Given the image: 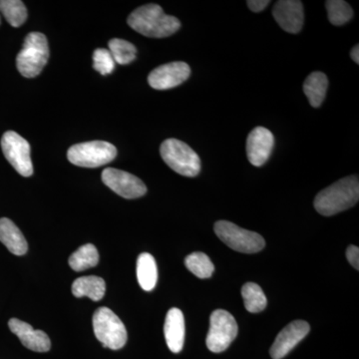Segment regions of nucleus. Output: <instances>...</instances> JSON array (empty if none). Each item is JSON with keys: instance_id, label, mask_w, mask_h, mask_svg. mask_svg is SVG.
<instances>
[{"instance_id": "f03ea898", "label": "nucleus", "mask_w": 359, "mask_h": 359, "mask_svg": "<svg viewBox=\"0 0 359 359\" xmlns=\"http://www.w3.org/2000/svg\"><path fill=\"white\" fill-rule=\"evenodd\" d=\"M359 200V181L358 176L340 179L316 195L314 209L325 217L334 216L340 212L351 209Z\"/></svg>"}, {"instance_id": "a878e982", "label": "nucleus", "mask_w": 359, "mask_h": 359, "mask_svg": "<svg viewBox=\"0 0 359 359\" xmlns=\"http://www.w3.org/2000/svg\"><path fill=\"white\" fill-rule=\"evenodd\" d=\"M109 51L115 62H117L118 65H129V63L133 62L136 58V47L124 39L110 40Z\"/></svg>"}, {"instance_id": "20e7f679", "label": "nucleus", "mask_w": 359, "mask_h": 359, "mask_svg": "<svg viewBox=\"0 0 359 359\" xmlns=\"http://www.w3.org/2000/svg\"><path fill=\"white\" fill-rule=\"evenodd\" d=\"M160 153L164 162L176 173L190 178L200 174V157L184 142L167 139L161 145Z\"/></svg>"}, {"instance_id": "393cba45", "label": "nucleus", "mask_w": 359, "mask_h": 359, "mask_svg": "<svg viewBox=\"0 0 359 359\" xmlns=\"http://www.w3.org/2000/svg\"><path fill=\"white\" fill-rule=\"evenodd\" d=\"M325 7L328 20L335 26L346 25L353 18V8L344 0H328L325 2Z\"/></svg>"}, {"instance_id": "bb28decb", "label": "nucleus", "mask_w": 359, "mask_h": 359, "mask_svg": "<svg viewBox=\"0 0 359 359\" xmlns=\"http://www.w3.org/2000/svg\"><path fill=\"white\" fill-rule=\"evenodd\" d=\"M93 67L100 74L108 75L115 69V61L107 49L99 48L94 51Z\"/></svg>"}, {"instance_id": "c85d7f7f", "label": "nucleus", "mask_w": 359, "mask_h": 359, "mask_svg": "<svg viewBox=\"0 0 359 359\" xmlns=\"http://www.w3.org/2000/svg\"><path fill=\"white\" fill-rule=\"evenodd\" d=\"M247 4L250 11H254V13H261L264 9H266L271 1H269V0H249Z\"/></svg>"}, {"instance_id": "412c9836", "label": "nucleus", "mask_w": 359, "mask_h": 359, "mask_svg": "<svg viewBox=\"0 0 359 359\" xmlns=\"http://www.w3.org/2000/svg\"><path fill=\"white\" fill-rule=\"evenodd\" d=\"M99 263V254L95 245L87 244L82 245L69 257L70 268L75 271L94 268Z\"/></svg>"}, {"instance_id": "dca6fc26", "label": "nucleus", "mask_w": 359, "mask_h": 359, "mask_svg": "<svg viewBox=\"0 0 359 359\" xmlns=\"http://www.w3.org/2000/svg\"><path fill=\"white\" fill-rule=\"evenodd\" d=\"M164 334L170 351L174 353H181L185 342V318L179 309L173 308L168 311Z\"/></svg>"}, {"instance_id": "cd10ccee", "label": "nucleus", "mask_w": 359, "mask_h": 359, "mask_svg": "<svg viewBox=\"0 0 359 359\" xmlns=\"http://www.w3.org/2000/svg\"><path fill=\"white\" fill-rule=\"evenodd\" d=\"M347 261L353 266L356 271L359 269V249L355 245H349L346 250Z\"/></svg>"}, {"instance_id": "9b49d317", "label": "nucleus", "mask_w": 359, "mask_h": 359, "mask_svg": "<svg viewBox=\"0 0 359 359\" xmlns=\"http://www.w3.org/2000/svg\"><path fill=\"white\" fill-rule=\"evenodd\" d=\"M191 68L186 62L176 61L155 68L149 74L148 83L156 90L175 88L190 77Z\"/></svg>"}, {"instance_id": "f257e3e1", "label": "nucleus", "mask_w": 359, "mask_h": 359, "mask_svg": "<svg viewBox=\"0 0 359 359\" xmlns=\"http://www.w3.org/2000/svg\"><path fill=\"white\" fill-rule=\"evenodd\" d=\"M135 32L151 39L171 36L181 27V22L174 16L167 15L158 4H146L135 9L127 20Z\"/></svg>"}, {"instance_id": "0eeeda50", "label": "nucleus", "mask_w": 359, "mask_h": 359, "mask_svg": "<svg viewBox=\"0 0 359 359\" xmlns=\"http://www.w3.org/2000/svg\"><path fill=\"white\" fill-rule=\"evenodd\" d=\"M215 233L219 240L231 249L245 254H255L266 245L264 238L255 231L245 230L228 221H219L215 224Z\"/></svg>"}, {"instance_id": "1a4fd4ad", "label": "nucleus", "mask_w": 359, "mask_h": 359, "mask_svg": "<svg viewBox=\"0 0 359 359\" xmlns=\"http://www.w3.org/2000/svg\"><path fill=\"white\" fill-rule=\"evenodd\" d=\"M2 152L11 166L23 177L33 174L30 145L25 138L14 131H7L1 139Z\"/></svg>"}, {"instance_id": "2eb2a0df", "label": "nucleus", "mask_w": 359, "mask_h": 359, "mask_svg": "<svg viewBox=\"0 0 359 359\" xmlns=\"http://www.w3.org/2000/svg\"><path fill=\"white\" fill-rule=\"evenodd\" d=\"M8 327L26 348L35 353H47L50 351V339L42 330H34L32 325L18 318H11Z\"/></svg>"}, {"instance_id": "b1692460", "label": "nucleus", "mask_w": 359, "mask_h": 359, "mask_svg": "<svg viewBox=\"0 0 359 359\" xmlns=\"http://www.w3.org/2000/svg\"><path fill=\"white\" fill-rule=\"evenodd\" d=\"M187 269L199 278H211L215 271L214 264L204 252H196L186 257Z\"/></svg>"}, {"instance_id": "4be33fe9", "label": "nucleus", "mask_w": 359, "mask_h": 359, "mask_svg": "<svg viewBox=\"0 0 359 359\" xmlns=\"http://www.w3.org/2000/svg\"><path fill=\"white\" fill-rule=\"evenodd\" d=\"M242 297L245 309L252 313H261L268 304L263 290L255 283H247L244 285L242 287Z\"/></svg>"}, {"instance_id": "5701e85b", "label": "nucleus", "mask_w": 359, "mask_h": 359, "mask_svg": "<svg viewBox=\"0 0 359 359\" xmlns=\"http://www.w3.org/2000/svg\"><path fill=\"white\" fill-rule=\"evenodd\" d=\"M0 13L13 27H20L27 18V9L20 0H0Z\"/></svg>"}, {"instance_id": "4468645a", "label": "nucleus", "mask_w": 359, "mask_h": 359, "mask_svg": "<svg viewBox=\"0 0 359 359\" xmlns=\"http://www.w3.org/2000/svg\"><path fill=\"white\" fill-rule=\"evenodd\" d=\"M276 23L285 32L297 34L301 32L304 22L302 2L299 0H280L273 8Z\"/></svg>"}, {"instance_id": "f3484780", "label": "nucleus", "mask_w": 359, "mask_h": 359, "mask_svg": "<svg viewBox=\"0 0 359 359\" xmlns=\"http://www.w3.org/2000/svg\"><path fill=\"white\" fill-rule=\"evenodd\" d=\"M0 242L15 256H23L27 252L28 245L25 236L11 219H0Z\"/></svg>"}, {"instance_id": "423d86ee", "label": "nucleus", "mask_w": 359, "mask_h": 359, "mask_svg": "<svg viewBox=\"0 0 359 359\" xmlns=\"http://www.w3.org/2000/svg\"><path fill=\"white\" fill-rule=\"evenodd\" d=\"M115 146L105 141L85 142L76 144L68 150V160L73 165L84 168H97L109 164L115 159Z\"/></svg>"}, {"instance_id": "a211bd4d", "label": "nucleus", "mask_w": 359, "mask_h": 359, "mask_svg": "<svg viewBox=\"0 0 359 359\" xmlns=\"http://www.w3.org/2000/svg\"><path fill=\"white\" fill-rule=\"evenodd\" d=\"M105 292L106 283L99 276H82L72 285V294L75 297H88L92 301L98 302L103 299Z\"/></svg>"}, {"instance_id": "6e6552de", "label": "nucleus", "mask_w": 359, "mask_h": 359, "mask_svg": "<svg viewBox=\"0 0 359 359\" xmlns=\"http://www.w3.org/2000/svg\"><path fill=\"white\" fill-rule=\"evenodd\" d=\"M237 335V321L230 313L223 309H217L211 314L207 346L212 353H223L231 346Z\"/></svg>"}, {"instance_id": "f8f14e48", "label": "nucleus", "mask_w": 359, "mask_h": 359, "mask_svg": "<svg viewBox=\"0 0 359 359\" xmlns=\"http://www.w3.org/2000/svg\"><path fill=\"white\" fill-rule=\"evenodd\" d=\"M275 147V137L269 129L257 127L247 139V155L250 164L261 167L266 164Z\"/></svg>"}, {"instance_id": "9d476101", "label": "nucleus", "mask_w": 359, "mask_h": 359, "mask_svg": "<svg viewBox=\"0 0 359 359\" xmlns=\"http://www.w3.org/2000/svg\"><path fill=\"white\" fill-rule=\"evenodd\" d=\"M102 181L108 188L125 199H137L147 193V187L138 177L114 168L104 170Z\"/></svg>"}, {"instance_id": "7ed1b4c3", "label": "nucleus", "mask_w": 359, "mask_h": 359, "mask_svg": "<svg viewBox=\"0 0 359 359\" xmlns=\"http://www.w3.org/2000/svg\"><path fill=\"white\" fill-rule=\"evenodd\" d=\"M49 58L48 41L44 34L32 32L25 37L23 48L16 57V66L26 78L36 77Z\"/></svg>"}, {"instance_id": "39448f33", "label": "nucleus", "mask_w": 359, "mask_h": 359, "mask_svg": "<svg viewBox=\"0 0 359 359\" xmlns=\"http://www.w3.org/2000/svg\"><path fill=\"white\" fill-rule=\"evenodd\" d=\"M93 330L103 346L113 351L124 347L128 339L124 323L108 308L97 309L93 316Z\"/></svg>"}, {"instance_id": "ddd939ff", "label": "nucleus", "mask_w": 359, "mask_h": 359, "mask_svg": "<svg viewBox=\"0 0 359 359\" xmlns=\"http://www.w3.org/2000/svg\"><path fill=\"white\" fill-rule=\"evenodd\" d=\"M309 330L311 327L306 321L295 320L290 323L276 337L269 351L271 358L273 359L285 358L309 334Z\"/></svg>"}, {"instance_id": "c756f323", "label": "nucleus", "mask_w": 359, "mask_h": 359, "mask_svg": "<svg viewBox=\"0 0 359 359\" xmlns=\"http://www.w3.org/2000/svg\"><path fill=\"white\" fill-rule=\"evenodd\" d=\"M351 58H353V60L354 62L356 63V65H359V46L358 45H355V46L353 47V50L351 52Z\"/></svg>"}, {"instance_id": "6ab92c4d", "label": "nucleus", "mask_w": 359, "mask_h": 359, "mask_svg": "<svg viewBox=\"0 0 359 359\" xmlns=\"http://www.w3.org/2000/svg\"><path fill=\"white\" fill-rule=\"evenodd\" d=\"M137 280L146 292L155 289L158 280L157 264L154 257L148 252H143L137 259Z\"/></svg>"}, {"instance_id": "aec40b11", "label": "nucleus", "mask_w": 359, "mask_h": 359, "mask_svg": "<svg viewBox=\"0 0 359 359\" xmlns=\"http://www.w3.org/2000/svg\"><path fill=\"white\" fill-rule=\"evenodd\" d=\"M328 88L327 75L323 72H313L306 77L304 83V92L308 97L309 104L318 108L325 101Z\"/></svg>"}]
</instances>
